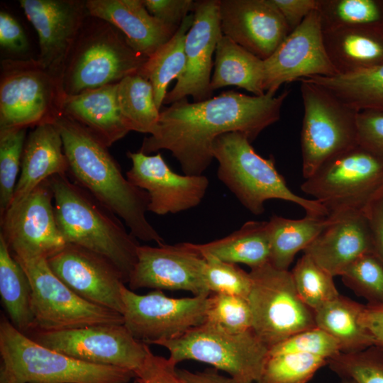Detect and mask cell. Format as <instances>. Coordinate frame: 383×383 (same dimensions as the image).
Here are the masks:
<instances>
[{
    "mask_svg": "<svg viewBox=\"0 0 383 383\" xmlns=\"http://www.w3.org/2000/svg\"><path fill=\"white\" fill-rule=\"evenodd\" d=\"M289 90L276 96H250L233 91L201 101H177L160 111L157 126L140 148L148 155L167 150L184 174L201 175L211 163L213 145L220 135L239 132L252 143L280 118Z\"/></svg>",
    "mask_w": 383,
    "mask_h": 383,
    "instance_id": "cell-1",
    "label": "cell"
},
{
    "mask_svg": "<svg viewBox=\"0 0 383 383\" xmlns=\"http://www.w3.org/2000/svg\"><path fill=\"white\" fill-rule=\"evenodd\" d=\"M53 123L61 135L72 180L123 221L136 238L164 243L146 217L147 192L123 174L108 147L64 114Z\"/></svg>",
    "mask_w": 383,
    "mask_h": 383,
    "instance_id": "cell-2",
    "label": "cell"
},
{
    "mask_svg": "<svg viewBox=\"0 0 383 383\" xmlns=\"http://www.w3.org/2000/svg\"><path fill=\"white\" fill-rule=\"evenodd\" d=\"M58 228L67 243L74 244L111 262L126 283L137 262L139 243L121 219L67 174L50 179Z\"/></svg>",
    "mask_w": 383,
    "mask_h": 383,
    "instance_id": "cell-3",
    "label": "cell"
},
{
    "mask_svg": "<svg viewBox=\"0 0 383 383\" xmlns=\"http://www.w3.org/2000/svg\"><path fill=\"white\" fill-rule=\"evenodd\" d=\"M0 383H128L131 370L77 360L43 346L0 318Z\"/></svg>",
    "mask_w": 383,
    "mask_h": 383,
    "instance_id": "cell-4",
    "label": "cell"
},
{
    "mask_svg": "<svg viewBox=\"0 0 383 383\" xmlns=\"http://www.w3.org/2000/svg\"><path fill=\"white\" fill-rule=\"evenodd\" d=\"M213 156L218 164V179L252 214H262L267 200L281 199L299 205L307 216H328L318 201L295 194L276 169L273 157L258 155L243 133L230 132L218 137Z\"/></svg>",
    "mask_w": 383,
    "mask_h": 383,
    "instance_id": "cell-5",
    "label": "cell"
},
{
    "mask_svg": "<svg viewBox=\"0 0 383 383\" xmlns=\"http://www.w3.org/2000/svg\"><path fill=\"white\" fill-rule=\"evenodd\" d=\"M147 59L130 47L118 29L89 15L64 67V91L76 95L118 83L137 74Z\"/></svg>",
    "mask_w": 383,
    "mask_h": 383,
    "instance_id": "cell-6",
    "label": "cell"
},
{
    "mask_svg": "<svg viewBox=\"0 0 383 383\" xmlns=\"http://www.w3.org/2000/svg\"><path fill=\"white\" fill-rule=\"evenodd\" d=\"M62 76L38 59L1 61L0 130L53 123L62 114Z\"/></svg>",
    "mask_w": 383,
    "mask_h": 383,
    "instance_id": "cell-7",
    "label": "cell"
},
{
    "mask_svg": "<svg viewBox=\"0 0 383 383\" xmlns=\"http://www.w3.org/2000/svg\"><path fill=\"white\" fill-rule=\"evenodd\" d=\"M382 188L383 156L359 144L326 161L301 185L332 217L362 211Z\"/></svg>",
    "mask_w": 383,
    "mask_h": 383,
    "instance_id": "cell-8",
    "label": "cell"
},
{
    "mask_svg": "<svg viewBox=\"0 0 383 383\" xmlns=\"http://www.w3.org/2000/svg\"><path fill=\"white\" fill-rule=\"evenodd\" d=\"M155 345L167 349L176 365L188 360L206 363L226 372L238 383H259L269 351L252 330L233 333L207 322Z\"/></svg>",
    "mask_w": 383,
    "mask_h": 383,
    "instance_id": "cell-9",
    "label": "cell"
},
{
    "mask_svg": "<svg viewBox=\"0 0 383 383\" xmlns=\"http://www.w3.org/2000/svg\"><path fill=\"white\" fill-rule=\"evenodd\" d=\"M249 273L252 330L265 345L270 348L297 333L316 327L314 311L300 299L291 272L267 263Z\"/></svg>",
    "mask_w": 383,
    "mask_h": 383,
    "instance_id": "cell-10",
    "label": "cell"
},
{
    "mask_svg": "<svg viewBox=\"0 0 383 383\" xmlns=\"http://www.w3.org/2000/svg\"><path fill=\"white\" fill-rule=\"evenodd\" d=\"M299 81L304 106L301 148L306 179L332 157L358 145V111L318 85Z\"/></svg>",
    "mask_w": 383,
    "mask_h": 383,
    "instance_id": "cell-11",
    "label": "cell"
},
{
    "mask_svg": "<svg viewBox=\"0 0 383 383\" xmlns=\"http://www.w3.org/2000/svg\"><path fill=\"white\" fill-rule=\"evenodd\" d=\"M13 257L23 268L31 286L33 330L61 331L123 323L120 313L91 303L74 293L52 272L46 258Z\"/></svg>",
    "mask_w": 383,
    "mask_h": 383,
    "instance_id": "cell-12",
    "label": "cell"
},
{
    "mask_svg": "<svg viewBox=\"0 0 383 383\" xmlns=\"http://www.w3.org/2000/svg\"><path fill=\"white\" fill-rule=\"evenodd\" d=\"M38 343L91 364L140 370L152 353L123 323L98 324L61 331L33 330L26 334Z\"/></svg>",
    "mask_w": 383,
    "mask_h": 383,
    "instance_id": "cell-13",
    "label": "cell"
},
{
    "mask_svg": "<svg viewBox=\"0 0 383 383\" xmlns=\"http://www.w3.org/2000/svg\"><path fill=\"white\" fill-rule=\"evenodd\" d=\"M121 297L123 324L148 345L177 338L206 321L209 296L172 298L161 290L138 294L123 285Z\"/></svg>",
    "mask_w": 383,
    "mask_h": 383,
    "instance_id": "cell-14",
    "label": "cell"
},
{
    "mask_svg": "<svg viewBox=\"0 0 383 383\" xmlns=\"http://www.w3.org/2000/svg\"><path fill=\"white\" fill-rule=\"evenodd\" d=\"M49 179L0 217V235L13 255L47 259L67 243L56 222Z\"/></svg>",
    "mask_w": 383,
    "mask_h": 383,
    "instance_id": "cell-15",
    "label": "cell"
},
{
    "mask_svg": "<svg viewBox=\"0 0 383 383\" xmlns=\"http://www.w3.org/2000/svg\"><path fill=\"white\" fill-rule=\"evenodd\" d=\"M204 262L194 243L140 245L128 282L129 289L183 290L193 296H209L211 293L203 273Z\"/></svg>",
    "mask_w": 383,
    "mask_h": 383,
    "instance_id": "cell-16",
    "label": "cell"
},
{
    "mask_svg": "<svg viewBox=\"0 0 383 383\" xmlns=\"http://www.w3.org/2000/svg\"><path fill=\"white\" fill-rule=\"evenodd\" d=\"M337 74L327 54L317 9L291 32L264 60L265 92L276 94L284 83Z\"/></svg>",
    "mask_w": 383,
    "mask_h": 383,
    "instance_id": "cell-17",
    "label": "cell"
},
{
    "mask_svg": "<svg viewBox=\"0 0 383 383\" xmlns=\"http://www.w3.org/2000/svg\"><path fill=\"white\" fill-rule=\"evenodd\" d=\"M46 260L52 272L78 296L122 314L121 289L126 282L109 259L83 247L66 243Z\"/></svg>",
    "mask_w": 383,
    "mask_h": 383,
    "instance_id": "cell-18",
    "label": "cell"
},
{
    "mask_svg": "<svg viewBox=\"0 0 383 383\" xmlns=\"http://www.w3.org/2000/svg\"><path fill=\"white\" fill-rule=\"evenodd\" d=\"M131 167L126 177L148 195V211L157 215L177 213L197 206L209 185L203 175L174 172L158 152L148 155L140 151L128 152Z\"/></svg>",
    "mask_w": 383,
    "mask_h": 383,
    "instance_id": "cell-19",
    "label": "cell"
},
{
    "mask_svg": "<svg viewBox=\"0 0 383 383\" xmlns=\"http://www.w3.org/2000/svg\"><path fill=\"white\" fill-rule=\"evenodd\" d=\"M219 2V0L195 1L194 21L184 41L185 67L174 88L167 93L163 104H172L189 96L194 102L211 98L213 55L223 35Z\"/></svg>",
    "mask_w": 383,
    "mask_h": 383,
    "instance_id": "cell-20",
    "label": "cell"
},
{
    "mask_svg": "<svg viewBox=\"0 0 383 383\" xmlns=\"http://www.w3.org/2000/svg\"><path fill=\"white\" fill-rule=\"evenodd\" d=\"M20 5L38 36L37 58L62 76L68 55L89 16L86 1L20 0Z\"/></svg>",
    "mask_w": 383,
    "mask_h": 383,
    "instance_id": "cell-21",
    "label": "cell"
},
{
    "mask_svg": "<svg viewBox=\"0 0 383 383\" xmlns=\"http://www.w3.org/2000/svg\"><path fill=\"white\" fill-rule=\"evenodd\" d=\"M223 35L262 60L290 33L272 0H219Z\"/></svg>",
    "mask_w": 383,
    "mask_h": 383,
    "instance_id": "cell-22",
    "label": "cell"
},
{
    "mask_svg": "<svg viewBox=\"0 0 383 383\" xmlns=\"http://www.w3.org/2000/svg\"><path fill=\"white\" fill-rule=\"evenodd\" d=\"M304 250L332 276H341L360 257L373 253V245L367 219L362 211L336 216Z\"/></svg>",
    "mask_w": 383,
    "mask_h": 383,
    "instance_id": "cell-23",
    "label": "cell"
},
{
    "mask_svg": "<svg viewBox=\"0 0 383 383\" xmlns=\"http://www.w3.org/2000/svg\"><path fill=\"white\" fill-rule=\"evenodd\" d=\"M86 7L90 16L112 25L133 50L147 58L169 41L179 28L152 16L142 0H88Z\"/></svg>",
    "mask_w": 383,
    "mask_h": 383,
    "instance_id": "cell-24",
    "label": "cell"
},
{
    "mask_svg": "<svg viewBox=\"0 0 383 383\" xmlns=\"http://www.w3.org/2000/svg\"><path fill=\"white\" fill-rule=\"evenodd\" d=\"M61 135L53 123L35 126L24 145L20 174L9 208L20 204L44 181L68 174Z\"/></svg>",
    "mask_w": 383,
    "mask_h": 383,
    "instance_id": "cell-25",
    "label": "cell"
},
{
    "mask_svg": "<svg viewBox=\"0 0 383 383\" xmlns=\"http://www.w3.org/2000/svg\"><path fill=\"white\" fill-rule=\"evenodd\" d=\"M117 83L66 95L62 114L73 119L108 148L130 131L119 112Z\"/></svg>",
    "mask_w": 383,
    "mask_h": 383,
    "instance_id": "cell-26",
    "label": "cell"
},
{
    "mask_svg": "<svg viewBox=\"0 0 383 383\" xmlns=\"http://www.w3.org/2000/svg\"><path fill=\"white\" fill-rule=\"evenodd\" d=\"M323 35L337 74L383 65V25L339 28L324 30Z\"/></svg>",
    "mask_w": 383,
    "mask_h": 383,
    "instance_id": "cell-27",
    "label": "cell"
},
{
    "mask_svg": "<svg viewBox=\"0 0 383 383\" xmlns=\"http://www.w3.org/2000/svg\"><path fill=\"white\" fill-rule=\"evenodd\" d=\"M365 305L340 294L314 311L316 327L338 343L340 353H355L374 345L362 323Z\"/></svg>",
    "mask_w": 383,
    "mask_h": 383,
    "instance_id": "cell-28",
    "label": "cell"
},
{
    "mask_svg": "<svg viewBox=\"0 0 383 383\" xmlns=\"http://www.w3.org/2000/svg\"><path fill=\"white\" fill-rule=\"evenodd\" d=\"M263 83L264 60L223 35L215 52L211 90L236 86L261 96L265 94Z\"/></svg>",
    "mask_w": 383,
    "mask_h": 383,
    "instance_id": "cell-29",
    "label": "cell"
},
{
    "mask_svg": "<svg viewBox=\"0 0 383 383\" xmlns=\"http://www.w3.org/2000/svg\"><path fill=\"white\" fill-rule=\"evenodd\" d=\"M194 245L201 255H210L230 263L245 264L250 270L270 261L267 221H249L226 237Z\"/></svg>",
    "mask_w": 383,
    "mask_h": 383,
    "instance_id": "cell-30",
    "label": "cell"
},
{
    "mask_svg": "<svg viewBox=\"0 0 383 383\" xmlns=\"http://www.w3.org/2000/svg\"><path fill=\"white\" fill-rule=\"evenodd\" d=\"M331 221L328 216L291 219L273 215L267 221L269 263L277 269L288 270L296 253L304 251Z\"/></svg>",
    "mask_w": 383,
    "mask_h": 383,
    "instance_id": "cell-31",
    "label": "cell"
},
{
    "mask_svg": "<svg viewBox=\"0 0 383 383\" xmlns=\"http://www.w3.org/2000/svg\"><path fill=\"white\" fill-rule=\"evenodd\" d=\"M0 296L11 323L27 334L35 327L28 277L0 235Z\"/></svg>",
    "mask_w": 383,
    "mask_h": 383,
    "instance_id": "cell-32",
    "label": "cell"
},
{
    "mask_svg": "<svg viewBox=\"0 0 383 383\" xmlns=\"http://www.w3.org/2000/svg\"><path fill=\"white\" fill-rule=\"evenodd\" d=\"M301 79L324 89L357 111L383 109V65L347 74Z\"/></svg>",
    "mask_w": 383,
    "mask_h": 383,
    "instance_id": "cell-33",
    "label": "cell"
},
{
    "mask_svg": "<svg viewBox=\"0 0 383 383\" xmlns=\"http://www.w3.org/2000/svg\"><path fill=\"white\" fill-rule=\"evenodd\" d=\"M193 21L192 13L183 20L172 38L148 57L138 72L152 84L155 104L160 111L169 84L172 80H177L184 72L186 63L184 41Z\"/></svg>",
    "mask_w": 383,
    "mask_h": 383,
    "instance_id": "cell-34",
    "label": "cell"
},
{
    "mask_svg": "<svg viewBox=\"0 0 383 383\" xmlns=\"http://www.w3.org/2000/svg\"><path fill=\"white\" fill-rule=\"evenodd\" d=\"M116 99L121 118L131 131L152 134L160 111L150 82L141 75H128L117 83Z\"/></svg>",
    "mask_w": 383,
    "mask_h": 383,
    "instance_id": "cell-35",
    "label": "cell"
},
{
    "mask_svg": "<svg viewBox=\"0 0 383 383\" xmlns=\"http://www.w3.org/2000/svg\"><path fill=\"white\" fill-rule=\"evenodd\" d=\"M322 30L383 25V0H318Z\"/></svg>",
    "mask_w": 383,
    "mask_h": 383,
    "instance_id": "cell-36",
    "label": "cell"
},
{
    "mask_svg": "<svg viewBox=\"0 0 383 383\" xmlns=\"http://www.w3.org/2000/svg\"><path fill=\"white\" fill-rule=\"evenodd\" d=\"M291 272L300 299L313 311L340 295L334 277L306 254L299 259Z\"/></svg>",
    "mask_w": 383,
    "mask_h": 383,
    "instance_id": "cell-37",
    "label": "cell"
},
{
    "mask_svg": "<svg viewBox=\"0 0 383 383\" xmlns=\"http://www.w3.org/2000/svg\"><path fill=\"white\" fill-rule=\"evenodd\" d=\"M327 360L306 353H269L259 383H308Z\"/></svg>",
    "mask_w": 383,
    "mask_h": 383,
    "instance_id": "cell-38",
    "label": "cell"
},
{
    "mask_svg": "<svg viewBox=\"0 0 383 383\" xmlns=\"http://www.w3.org/2000/svg\"><path fill=\"white\" fill-rule=\"evenodd\" d=\"M27 128L0 130V217L9 209L21 171Z\"/></svg>",
    "mask_w": 383,
    "mask_h": 383,
    "instance_id": "cell-39",
    "label": "cell"
},
{
    "mask_svg": "<svg viewBox=\"0 0 383 383\" xmlns=\"http://www.w3.org/2000/svg\"><path fill=\"white\" fill-rule=\"evenodd\" d=\"M342 379L356 383H383V348L373 345L355 353H340L327 361Z\"/></svg>",
    "mask_w": 383,
    "mask_h": 383,
    "instance_id": "cell-40",
    "label": "cell"
},
{
    "mask_svg": "<svg viewBox=\"0 0 383 383\" xmlns=\"http://www.w3.org/2000/svg\"><path fill=\"white\" fill-rule=\"evenodd\" d=\"M205 322L233 333L252 330V317L248 299L211 294L207 299Z\"/></svg>",
    "mask_w": 383,
    "mask_h": 383,
    "instance_id": "cell-41",
    "label": "cell"
},
{
    "mask_svg": "<svg viewBox=\"0 0 383 383\" xmlns=\"http://www.w3.org/2000/svg\"><path fill=\"white\" fill-rule=\"evenodd\" d=\"M341 277L344 284L368 304L383 305V265L374 253L358 258Z\"/></svg>",
    "mask_w": 383,
    "mask_h": 383,
    "instance_id": "cell-42",
    "label": "cell"
},
{
    "mask_svg": "<svg viewBox=\"0 0 383 383\" xmlns=\"http://www.w3.org/2000/svg\"><path fill=\"white\" fill-rule=\"evenodd\" d=\"M204 259V278L211 294H224L248 299L252 280L249 272L237 264L202 255Z\"/></svg>",
    "mask_w": 383,
    "mask_h": 383,
    "instance_id": "cell-43",
    "label": "cell"
},
{
    "mask_svg": "<svg viewBox=\"0 0 383 383\" xmlns=\"http://www.w3.org/2000/svg\"><path fill=\"white\" fill-rule=\"evenodd\" d=\"M269 353H306L326 360L340 353L335 340L318 327L297 333L269 348Z\"/></svg>",
    "mask_w": 383,
    "mask_h": 383,
    "instance_id": "cell-44",
    "label": "cell"
},
{
    "mask_svg": "<svg viewBox=\"0 0 383 383\" xmlns=\"http://www.w3.org/2000/svg\"><path fill=\"white\" fill-rule=\"evenodd\" d=\"M358 144L383 156V109H365L357 114Z\"/></svg>",
    "mask_w": 383,
    "mask_h": 383,
    "instance_id": "cell-45",
    "label": "cell"
},
{
    "mask_svg": "<svg viewBox=\"0 0 383 383\" xmlns=\"http://www.w3.org/2000/svg\"><path fill=\"white\" fill-rule=\"evenodd\" d=\"M176 366L170 358L152 353L135 373V379L138 383H185L178 374Z\"/></svg>",
    "mask_w": 383,
    "mask_h": 383,
    "instance_id": "cell-46",
    "label": "cell"
},
{
    "mask_svg": "<svg viewBox=\"0 0 383 383\" xmlns=\"http://www.w3.org/2000/svg\"><path fill=\"white\" fill-rule=\"evenodd\" d=\"M149 13L163 23L179 27L183 20L194 11L192 0H142Z\"/></svg>",
    "mask_w": 383,
    "mask_h": 383,
    "instance_id": "cell-47",
    "label": "cell"
},
{
    "mask_svg": "<svg viewBox=\"0 0 383 383\" xmlns=\"http://www.w3.org/2000/svg\"><path fill=\"white\" fill-rule=\"evenodd\" d=\"M362 212L370 230L373 253L383 265V188L372 198Z\"/></svg>",
    "mask_w": 383,
    "mask_h": 383,
    "instance_id": "cell-48",
    "label": "cell"
},
{
    "mask_svg": "<svg viewBox=\"0 0 383 383\" xmlns=\"http://www.w3.org/2000/svg\"><path fill=\"white\" fill-rule=\"evenodd\" d=\"M0 45L12 52L28 49L27 37L20 23L10 13L0 12Z\"/></svg>",
    "mask_w": 383,
    "mask_h": 383,
    "instance_id": "cell-49",
    "label": "cell"
},
{
    "mask_svg": "<svg viewBox=\"0 0 383 383\" xmlns=\"http://www.w3.org/2000/svg\"><path fill=\"white\" fill-rule=\"evenodd\" d=\"M283 16L289 32L296 29L313 11L318 0H272Z\"/></svg>",
    "mask_w": 383,
    "mask_h": 383,
    "instance_id": "cell-50",
    "label": "cell"
},
{
    "mask_svg": "<svg viewBox=\"0 0 383 383\" xmlns=\"http://www.w3.org/2000/svg\"><path fill=\"white\" fill-rule=\"evenodd\" d=\"M362 323L371 335L374 345L383 348V305L367 304L362 315Z\"/></svg>",
    "mask_w": 383,
    "mask_h": 383,
    "instance_id": "cell-51",
    "label": "cell"
},
{
    "mask_svg": "<svg viewBox=\"0 0 383 383\" xmlns=\"http://www.w3.org/2000/svg\"><path fill=\"white\" fill-rule=\"evenodd\" d=\"M177 372L185 383H238L231 377L220 374L214 367L195 372L177 369Z\"/></svg>",
    "mask_w": 383,
    "mask_h": 383,
    "instance_id": "cell-52",
    "label": "cell"
},
{
    "mask_svg": "<svg viewBox=\"0 0 383 383\" xmlns=\"http://www.w3.org/2000/svg\"><path fill=\"white\" fill-rule=\"evenodd\" d=\"M340 383H356V382L352 379L343 378L342 379V381L340 382Z\"/></svg>",
    "mask_w": 383,
    "mask_h": 383,
    "instance_id": "cell-53",
    "label": "cell"
},
{
    "mask_svg": "<svg viewBox=\"0 0 383 383\" xmlns=\"http://www.w3.org/2000/svg\"><path fill=\"white\" fill-rule=\"evenodd\" d=\"M133 383H138L137 380L135 379L134 380V382Z\"/></svg>",
    "mask_w": 383,
    "mask_h": 383,
    "instance_id": "cell-54",
    "label": "cell"
}]
</instances>
